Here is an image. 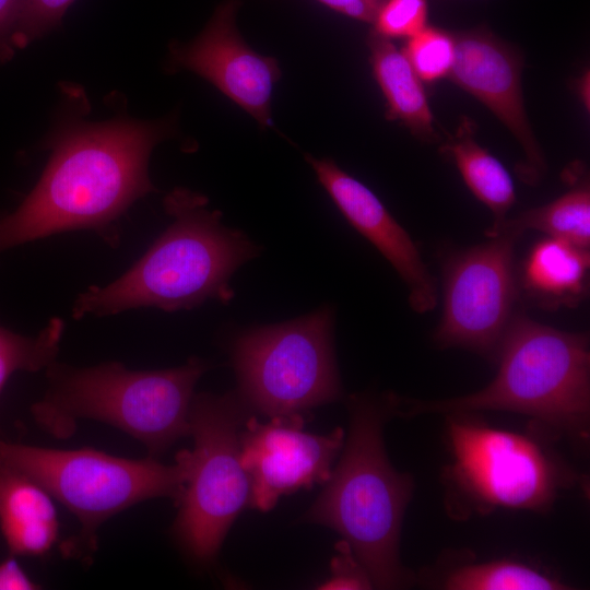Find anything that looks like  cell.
Instances as JSON below:
<instances>
[{
	"label": "cell",
	"instance_id": "obj_1",
	"mask_svg": "<svg viewBox=\"0 0 590 590\" xmlns=\"http://www.w3.org/2000/svg\"><path fill=\"white\" fill-rule=\"evenodd\" d=\"M169 121L115 119L67 129L21 205L0 217V253L73 229L110 231L138 199L154 190L148 162L156 143L172 134Z\"/></svg>",
	"mask_w": 590,
	"mask_h": 590
},
{
	"label": "cell",
	"instance_id": "obj_2",
	"mask_svg": "<svg viewBox=\"0 0 590 590\" xmlns=\"http://www.w3.org/2000/svg\"><path fill=\"white\" fill-rule=\"evenodd\" d=\"M350 425L339 460L303 521L338 532L367 571L373 587L398 589L408 574L399 547L413 492L410 474L390 463L384 425L397 415L394 393H354L346 401Z\"/></svg>",
	"mask_w": 590,
	"mask_h": 590
},
{
	"label": "cell",
	"instance_id": "obj_3",
	"mask_svg": "<svg viewBox=\"0 0 590 590\" xmlns=\"http://www.w3.org/2000/svg\"><path fill=\"white\" fill-rule=\"evenodd\" d=\"M172 223L144 256L105 286L79 295L72 317H104L140 307L165 311L191 309L208 299L229 302V280L260 247L244 233L224 226L208 199L177 188L164 199Z\"/></svg>",
	"mask_w": 590,
	"mask_h": 590
},
{
	"label": "cell",
	"instance_id": "obj_4",
	"mask_svg": "<svg viewBox=\"0 0 590 590\" xmlns=\"http://www.w3.org/2000/svg\"><path fill=\"white\" fill-rule=\"evenodd\" d=\"M495 378L479 391L444 400L398 396L397 416L499 411L526 415L586 441L590 424V350L585 333L514 315L497 355Z\"/></svg>",
	"mask_w": 590,
	"mask_h": 590
},
{
	"label": "cell",
	"instance_id": "obj_5",
	"mask_svg": "<svg viewBox=\"0 0 590 590\" xmlns=\"http://www.w3.org/2000/svg\"><path fill=\"white\" fill-rule=\"evenodd\" d=\"M208 369V362L198 357L160 370H131L119 362L73 367L56 361L46 368L47 389L31 414L57 439L71 437L81 420L109 424L157 458L189 436L193 389Z\"/></svg>",
	"mask_w": 590,
	"mask_h": 590
},
{
	"label": "cell",
	"instance_id": "obj_6",
	"mask_svg": "<svg viewBox=\"0 0 590 590\" xmlns=\"http://www.w3.org/2000/svg\"><path fill=\"white\" fill-rule=\"evenodd\" d=\"M174 464L156 458L127 459L93 448L52 449L0 438V464L17 471L60 502L78 519L80 530L61 543L67 558L90 560L97 550L98 528L115 515L148 499L182 494L189 450Z\"/></svg>",
	"mask_w": 590,
	"mask_h": 590
},
{
	"label": "cell",
	"instance_id": "obj_7",
	"mask_svg": "<svg viewBox=\"0 0 590 590\" xmlns=\"http://www.w3.org/2000/svg\"><path fill=\"white\" fill-rule=\"evenodd\" d=\"M252 412L237 391L194 393L189 409L188 476L170 532L193 563H211L238 514L249 507L250 479L243 465L240 430Z\"/></svg>",
	"mask_w": 590,
	"mask_h": 590
},
{
	"label": "cell",
	"instance_id": "obj_8",
	"mask_svg": "<svg viewBox=\"0 0 590 590\" xmlns=\"http://www.w3.org/2000/svg\"><path fill=\"white\" fill-rule=\"evenodd\" d=\"M237 393L252 413L304 415L337 401L342 387L333 349V310L244 330L231 345Z\"/></svg>",
	"mask_w": 590,
	"mask_h": 590
},
{
	"label": "cell",
	"instance_id": "obj_9",
	"mask_svg": "<svg viewBox=\"0 0 590 590\" xmlns=\"http://www.w3.org/2000/svg\"><path fill=\"white\" fill-rule=\"evenodd\" d=\"M447 415L448 479L473 507L541 511L573 482L570 472L531 436Z\"/></svg>",
	"mask_w": 590,
	"mask_h": 590
},
{
	"label": "cell",
	"instance_id": "obj_10",
	"mask_svg": "<svg viewBox=\"0 0 590 590\" xmlns=\"http://www.w3.org/2000/svg\"><path fill=\"white\" fill-rule=\"evenodd\" d=\"M521 235L505 224L496 236L450 257L434 341L496 359L517 297L514 249Z\"/></svg>",
	"mask_w": 590,
	"mask_h": 590
},
{
	"label": "cell",
	"instance_id": "obj_11",
	"mask_svg": "<svg viewBox=\"0 0 590 590\" xmlns=\"http://www.w3.org/2000/svg\"><path fill=\"white\" fill-rule=\"evenodd\" d=\"M305 415L271 417L260 423L253 414L240 430L243 465L250 479L249 507L269 511L283 495L309 489L329 479L345 434L337 427L327 435L303 430Z\"/></svg>",
	"mask_w": 590,
	"mask_h": 590
},
{
	"label": "cell",
	"instance_id": "obj_12",
	"mask_svg": "<svg viewBox=\"0 0 590 590\" xmlns=\"http://www.w3.org/2000/svg\"><path fill=\"white\" fill-rule=\"evenodd\" d=\"M453 37L455 61L448 78L482 102L512 133L524 153L518 174L535 185L547 165L523 105L521 54L482 27Z\"/></svg>",
	"mask_w": 590,
	"mask_h": 590
},
{
	"label": "cell",
	"instance_id": "obj_13",
	"mask_svg": "<svg viewBox=\"0 0 590 590\" xmlns=\"http://www.w3.org/2000/svg\"><path fill=\"white\" fill-rule=\"evenodd\" d=\"M237 0L222 3L204 31L191 43L172 47V64L214 84L259 125H271V94L281 76L279 62L257 54L240 37Z\"/></svg>",
	"mask_w": 590,
	"mask_h": 590
},
{
	"label": "cell",
	"instance_id": "obj_14",
	"mask_svg": "<svg viewBox=\"0 0 590 590\" xmlns=\"http://www.w3.org/2000/svg\"><path fill=\"white\" fill-rule=\"evenodd\" d=\"M319 182L350 224L390 262L409 290V304L418 314L433 310L437 283L409 233L361 181L330 158L306 155Z\"/></svg>",
	"mask_w": 590,
	"mask_h": 590
},
{
	"label": "cell",
	"instance_id": "obj_15",
	"mask_svg": "<svg viewBox=\"0 0 590 590\" xmlns=\"http://www.w3.org/2000/svg\"><path fill=\"white\" fill-rule=\"evenodd\" d=\"M0 532L14 556H42L59 534L52 497L26 475L1 464Z\"/></svg>",
	"mask_w": 590,
	"mask_h": 590
},
{
	"label": "cell",
	"instance_id": "obj_16",
	"mask_svg": "<svg viewBox=\"0 0 590 590\" xmlns=\"http://www.w3.org/2000/svg\"><path fill=\"white\" fill-rule=\"evenodd\" d=\"M589 267V249L546 237L529 251L522 264L520 286L540 307L576 306L587 295Z\"/></svg>",
	"mask_w": 590,
	"mask_h": 590
},
{
	"label": "cell",
	"instance_id": "obj_17",
	"mask_svg": "<svg viewBox=\"0 0 590 590\" xmlns=\"http://www.w3.org/2000/svg\"><path fill=\"white\" fill-rule=\"evenodd\" d=\"M367 43L373 73L387 102L388 119L399 120L423 141L438 140L422 80L403 51L373 32Z\"/></svg>",
	"mask_w": 590,
	"mask_h": 590
},
{
	"label": "cell",
	"instance_id": "obj_18",
	"mask_svg": "<svg viewBox=\"0 0 590 590\" xmlns=\"http://www.w3.org/2000/svg\"><path fill=\"white\" fill-rule=\"evenodd\" d=\"M440 151L456 163L465 185L493 214L487 237L496 236L516 202L515 186L504 165L474 139V125L464 117Z\"/></svg>",
	"mask_w": 590,
	"mask_h": 590
},
{
	"label": "cell",
	"instance_id": "obj_19",
	"mask_svg": "<svg viewBox=\"0 0 590 590\" xmlns=\"http://www.w3.org/2000/svg\"><path fill=\"white\" fill-rule=\"evenodd\" d=\"M522 235L533 229L589 249L590 245V188L586 179L576 181L565 193L552 202L529 209L504 223Z\"/></svg>",
	"mask_w": 590,
	"mask_h": 590
},
{
	"label": "cell",
	"instance_id": "obj_20",
	"mask_svg": "<svg viewBox=\"0 0 590 590\" xmlns=\"http://www.w3.org/2000/svg\"><path fill=\"white\" fill-rule=\"evenodd\" d=\"M442 587L450 590H563L569 588L556 577L528 564L497 559L450 570Z\"/></svg>",
	"mask_w": 590,
	"mask_h": 590
},
{
	"label": "cell",
	"instance_id": "obj_21",
	"mask_svg": "<svg viewBox=\"0 0 590 590\" xmlns=\"http://www.w3.org/2000/svg\"><path fill=\"white\" fill-rule=\"evenodd\" d=\"M64 323L55 317L35 337L0 327V393L16 371L35 373L56 362Z\"/></svg>",
	"mask_w": 590,
	"mask_h": 590
},
{
	"label": "cell",
	"instance_id": "obj_22",
	"mask_svg": "<svg viewBox=\"0 0 590 590\" xmlns=\"http://www.w3.org/2000/svg\"><path fill=\"white\" fill-rule=\"evenodd\" d=\"M455 50L453 34L426 26L408 39L402 51L422 81L435 82L449 75Z\"/></svg>",
	"mask_w": 590,
	"mask_h": 590
},
{
	"label": "cell",
	"instance_id": "obj_23",
	"mask_svg": "<svg viewBox=\"0 0 590 590\" xmlns=\"http://www.w3.org/2000/svg\"><path fill=\"white\" fill-rule=\"evenodd\" d=\"M427 15L426 0H384L371 22L373 33L409 39L427 26Z\"/></svg>",
	"mask_w": 590,
	"mask_h": 590
},
{
	"label": "cell",
	"instance_id": "obj_24",
	"mask_svg": "<svg viewBox=\"0 0 590 590\" xmlns=\"http://www.w3.org/2000/svg\"><path fill=\"white\" fill-rule=\"evenodd\" d=\"M73 0H24L13 34L12 47H24L55 28Z\"/></svg>",
	"mask_w": 590,
	"mask_h": 590
},
{
	"label": "cell",
	"instance_id": "obj_25",
	"mask_svg": "<svg viewBox=\"0 0 590 590\" xmlns=\"http://www.w3.org/2000/svg\"><path fill=\"white\" fill-rule=\"evenodd\" d=\"M338 554L331 560L330 577L320 589H371L373 582L353 554L349 544L342 540L337 544Z\"/></svg>",
	"mask_w": 590,
	"mask_h": 590
},
{
	"label": "cell",
	"instance_id": "obj_26",
	"mask_svg": "<svg viewBox=\"0 0 590 590\" xmlns=\"http://www.w3.org/2000/svg\"><path fill=\"white\" fill-rule=\"evenodd\" d=\"M40 585L33 581L11 554L0 562V590H36Z\"/></svg>",
	"mask_w": 590,
	"mask_h": 590
},
{
	"label": "cell",
	"instance_id": "obj_27",
	"mask_svg": "<svg viewBox=\"0 0 590 590\" xmlns=\"http://www.w3.org/2000/svg\"><path fill=\"white\" fill-rule=\"evenodd\" d=\"M322 4L346 16L363 22H373L384 0H318Z\"/></svg>",
	"mask_w": 590,
	"mask_h": 590
},
{
	"label": "cell",
	"instance_id": "obj_28",
	"mask_svg": "<svg viewBox=\"0 0 590 590\" xmlns=\"http://www.w3.org/2000/svg\"><path fill=\"white\" fill-rule=\"evenodd\" d=\"M24 0H0V58L10 56L11 37Z\"/></svg>",
	"mask_w": 590,
	"mask_h": 590
},
{
	"label": "cell",
	"instance_id": "obj_29",
	"mask_svg": "<svg viewBox=\"0 0 590 590\" xmlns=\"http://www.w3.org/2000/svg\"><path fill=\"white\" fill-rule=\"evenodd\" d=\"M576 91L583 103L585 107L589 109V72L583 73L581 78L576 81Z\"/></svg>",
	"mask_w": 590,
	"mask_h": 590
}]
</instances>
